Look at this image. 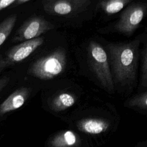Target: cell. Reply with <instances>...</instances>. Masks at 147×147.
<instances>
[{
	"label": "cell",
	"instance_id": "6da1fadb",
	"mask_svg": "<svg viewBox=\"0 0 147 147\" xmlns=\"http://www.w3.org/2000/svg\"><path fill=\"white\" fill-rule=\"evenodd\" d=\"M140 43L138 40H135L126 43L107 45L112 76L117 83L125 85L135 80Z\"/></svg>",
	"mask_w": 147,
	"mask_h": 147
},
{
	"label": "cell",
	"instance_id": "7a4b0ae2",
	"mask_svg": "<svg viewBox=\"0 0 147 147\" xmlns=\"http://www.w3.org/2000/svg\"><path fill=\"white\" fill-rule=\"evenodd\" d=\"M66 63L65 51L63 48H58L52 53L36 60L29 67L28 73L40 79H52L64 71Z\"/></svg>",
	"mask_w": 147,
	"mask_h": 147
},
{
	"label": "cell",
	"instance_id": "3957f363",
	"mask_svg": "<svg viewBox=\"0 0 147 147\" xmlns=\"http://www.w3.org/2000/svg\"><path fill=\"white\" fill-rule=\"evenodd\" d=\"M88 56L92 69L100 83L106 90L113 91L114 80L109 57L105 49L99 43L91 41L88 48Z\"/></svg>",
	"mask_w": 147,
	"mask_h": 147
},
{
	"label": "cell",
	"instance_id": "277c9868",
	"mask_svg": "<svg viewBox=\"0 0 147 147\" xmlns=\"http://www.w3.org/2000/svg\"><path fill=\"white\" fill-rule=\"evenodd\" d=\"M146 3H134L128 6L121 13L115 25V29L124 34L131 35L138 28L146 14Z\"/></svg>",
	"mask_w": 147,
	"mask_h": 147
},
{
	"label": "cell",
	"instance_id": "5b68a950",
	"mask_svg": "<svg viewBox=\"0 0 147 147\" xmlns=\"http://www.w3.org/2000/svg\"><path fill=\"white\" fill-rule=\"evenodd\" d=\"M55 28V25L39 17H33L25 21L14 34L12 41L23 42L38 37Z\"/></svg>",
	"mask_w": 147,
	"mask_h": 147
},
{
	"label": "cell",
	"instance_id": "8992f818",
	"mask_svg": "<svg viewBox=\"0 0 147 147\" xmlns=\"http://www.w3.org/2000/svg\"><path fill=\"white\" fill-rule=\"evenodd\" d=\"M91 0H55L43 3L45 11L49 14L71 16L87 9Z\"/></svg>",
	"mask_w": 147,
	"mask_h": 147
},
{
	"label": "cell",
	"instance_id": "52a82bcc",
	"mask_svg": "<svg viewBox=\"0 0 147 147\" xmlns=\"http://www.w3.org/2000/svg\"><path fill=\"white\" fill-rule=\"evenodd\" d=\"M43 42L44 38L40 36L23 41L11 48L3 56L7 67L22 61L40 47Z\"/></svg>",
	"mask_w": 147,
	"mask_h": 147
},
{
	"label": "cell",
	"instance_id": "ba28073f",
	"mask_svg": "<svg viewBox=\"0 0 147 147\" xmlns=\"http://www.w3.org/2000/svg\"><path fill=\"white\" fill-rule=\"evenodd\" d=\"M29 94L30 89L27 87H21L14 91L0 104V115H3L22 106Z\"/></svg>",
	"mask_w": 147,
	"mask_h": 147
},
{
	"label": "cell",
	"instance_id": "9c48e42d",
	"mask_svg": "<svg viewBox=\"0 0 147 147\" xmlns=\"http://www.w3.org/2000/svg\"><path fill=\"white\" fill-rule=\"evenodd\" d=\"M77 126L84 133L96 135L107 131L110 127V122L104 118L88 117L79 121Z\"/></svg>",
	"mask_w": 147,
	"mask_h": 147
},
{
	"label": "cell",
	"instance_id": "30bf717a",
	"mask_svg": "<svg viewBox=\"0 0 147 147\" xmlns=\"http://www.w3.org/2000/svg\"><path fill=\"white\" fill-rule=\"evenodd\" d=\"M80 140L72 130H64L55 135L49 141L50 147H77Z\"/></svg>",
	"mask_w": 147,
	"mask_h": 147
},
{
	"label": "cell",
	"instance_id": "8fae6325",
	"mask_svg": "<svg viewBox=\"0 0 147 147\" xmlns=\"http://www.w3.org/2000/svg\"><path fill=\"white\" fill-rule=\"evenodd\" d=\"M75 96L70 92H63L53 98L51 101V107L56 111L66 110L72 106L76 102Z\"/></svg>",
	"mask_w": 147,
	"mask_h": 147
},
{
	"label": "cell",
	"instance_id": "7c38bea8",
	"mask_svg": "<svg viewBox=\"0 0 147 147\" xmlns=\"http://www.w3.org/2000/svg\"><path fill=\"white\" fill-rule=\"evenodd\" d=\"M131 0H103L100 7L107 14H115L121 11Z\"/></svg>",
	"mask_w": 147,
	"mask_h": 147
},
{
	"label": "cell",
	"instance_id": "4fadbf2b",
	"mask_svg": "<svg viewBox=\"0 0 147 147\" xmlns=\"http://www.w3.org/2000/svg\"><path fill=\"white\" fill-rule=\"evenodd\" d=\"M17 18L16 14H13L0 23V47L5 42L11 33L15 26Z\"/></svg>",
	"mask_w": 147,
	"mask_h": 147
},
{
	"label": "cell",
	"instance_id": "5bb4252c",
	"mask_svg": "<svg viewBox=\"0 0 147 147\" xmlns=\"http://www.w3.org/2000/svg\"><path fill=\"white\" fill-rule=\"evenodd\" d=\"M128 106L146 110L147 108V92L145 91L130 99L128 102Z\"/></svg>",
	"mask_w": 147,
	"mask_h": 147
},
{
	"label": "cell",
	"instance_id": "9a60e30c",
	"mask_svg": "<svg viewBox=\"0 0 147 147\" xmlns=\"http://www.w3.org/2000/svg\"><path fill=\"white\" fill-rule=\"evenodd\" d=\"M141 84L144 87L147 85V49L145 47L142 51L141 65Z\"/></svg>",
	"mask_w": 147,
	"mask_h": 147
},
{
	"label": "cell",
	"instance_id": "2e32d148",
	"mask_svg": "<svg viewBox=\"0 0 147 147\" xmlns=\"http://www.w3.org/2000/svg\"><path fill=\"white\" fill-rule=\"evenodd\" d=\"M16 0H0V11L14 3Z\"/></svg>",
	"mask_w": 147,
	"mask_h": 147
},
{
	"label": "cell",
	"instance_id": "e0dca14e",
	"mask_svg": "<svg viewBox=\"0 0 147 147\" xmlns=\"http://www.w3.org/2000/svg\"><path fill=\"white\" fill-rule=\"evenodd\" d=\"M10 81V78L5 76L2 78L0 79V92L3 90V89L8 84Z\"/></svg>",
	"mask_w": 147,
	"mask_h": 147
},
{
	"label": "cell",
	"instance_id": "ac0fdd59",
	"mask_svg": "<svg viewBox=\"0 0 147 147\" xmlns=\"http://www.w3.org/2000/svg\"><path fill=\"white\" fill-rule=\"evenodd\" d=\"M7 64L5 61L3 56L0 55V73L6 68H7Z\"/></svg>",
	"mask_w": 147,
	"mask_h": 147
},
{
	"label": "cell",
	"instance_id": "d6986e66",
	"mask_svg": "<svg viewBox=\"0 0 147 147\" xmlns=\"http://www.w3.org/2000/svg\"><path fill=\"white\" fill-rule=\"evenodd\" d=\"M28 1H29V0H16L14 3H16V5H20L21 3L27 2Z\"/></svg>",
	"mask_w": 147,
	"mask_h": 147
},
{
	"label": "cell",
	"instance_id": "ffe728a7",
	"mask_svg": "<svg viewBox=\"0 0 147 147\" xmlns=\"http://www.w3.org/2000/svg\"><path fill=\"white\" fill-rule=\"evenodd\" d=\"M55 1V0H43L42 1V4L43 3H47V2H51V1Z\"/></svg>",
	"mask_w": 147,
	"mask_h": 147
}]
</instances>
